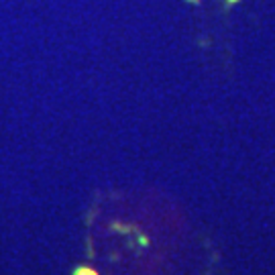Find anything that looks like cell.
Returning <instances> with one entry per match:
<instances>
[{
  "instance_id": "cell-2",
  "label": "cell",
  "mask_w": 275,
  "mask_h": 275,
  "mask_svg": "<svg viewBox=\"0 0 275 275\" xmlns=\"http://www.w3.org/2000/svg\"><path fill=\"white\" fill-rule=\"evenodd\" d=\"M229 2H231V4H233V2H237V0H229Z\"/></svg>"
},
{
  "instance_id": "cell-1",
  "label": "cell",
  "mask_w": 275,
  "mask_h": 275,
  "mask_svg": "<svg viewBox=\"0 0 275 275\" xmlns=\"http://www.w3.org/2000/svg\"><path fill=\"white\" fill-rule=\"evenodd\" d=\"M76 275H98L94 269H88V267H80L78 271H76Z\"/></svg>"
}]
</instances>
